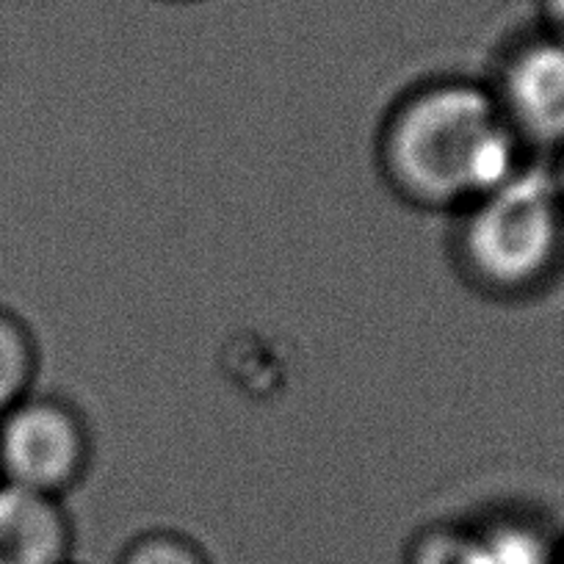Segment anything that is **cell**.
<instances>
[{"label": "cell", "mask_w": 564, "mask_h": 564, "mask_svg": "<svg viewBox=\"0 0 564 564\" xmlns=\"http://www.w3.org/2000/svg\"><path fill=\"white\" fill-rule=\"evenodd\" d=\"M91 463L84 415L56 395H34L0 415V481L62 498Z\"/></svg>", "instance_id": "3957f363"}, {"label": "cell", "mask_w": 564, "mask_h": 564, "mask_svg": "<svg viewBox=\"0 0 564 564\" xmlns=\"http://www.w3.org/2000/svg\"><path fill=\"white\" fill-rule=\"evenodd\" d=\"M542 14L547 20V34L564 42V0H542Z\"/></svg>", "instance_id": "9c48e42d"}, {"label": "cell", "mask_w": 564, "mask_h": 564, "mask_svg": "<svg viewBox=\"0 0 564 564\" xmlns=\"http://www.w3.org/2000/svg\"><path fill=\"white\" fill-rule=\"evenodd\" d=\"M470 564H558V553L534 525L496 523L470 531Z\"/></svg>", "instance_id": "52a82bcc"}, {"label": "cell", "mask_w": 564, "mask_h": 564, "mask_svg": "<svg viewBox=\"0 0 564 564\" xmlns=\"http://www.w3.org/2000/svg\"><path fill=\"white\" fill-rule=\"evenodd\" d=\"M0 564H73L62 498L0 481Z\"/></svg>", "instance_id": "5b68a950"}, {"label": "cell", "mask_w": 564, "mask_h": 564, "mask_svg": "<svg viewBox=\"0 0 564 564\" xmlns=\"http://www.w3.org/2000/svg\"><path fill=\"white\" fill-rule=\"evenodd\" d=\"M36 368L40 351L29 324L18 313L0 307V415L29 399Z\"/></svg>", "instance_id": "8992f818"}, {"label": "cell", "mask_w": 564, "mask_h": 564, "mask_svg": "<svg viewBox=\"0 0 564 564\" xmlns=\"http://www.w3.org/2000/svg\"><path fill=\"white\" fill-rule=\"evenodd\" d=\"M113 564H214V558L183 531L153 529L133 536Z\"/></svg>", "instance_id": "ba28073f"}, {"label": "cell", "mask_w": 564, "mask_h": 564, "mask_svg": "<svg viewBox=\"0 0 564 564\" xmlns=\"http://www.w3.org/2000/svg\"><path fill=\"white\" fill-rule=\"evenodd\" d=\"M490 84L437 78L384 117L377 159L388 186L426 210H465L525 166Z\"/></svg>", "instance_id": "6da1fadb"}, {"label": "cell", "mask_w": 564, "mask_h": 564, "mask_svg": "<svg viewBox=\"0 0 564 564\" xmlns=\"http://www.w3.org/2000/svg\"><path fill=\"white\" fill-rule=\"evenodd\" d=\"M551 175H553V181H556L558 194H562V199H564V148L558 150V161H556V166L551 170Z\"/></svg>", "instance_id": "30bf717a"}, {"label": "cell", "mask_w": 564, "mask_h": 564, "mask_svg": "<svg viewBox=\"0 0 564 564\" xmlns=\"http://www.w3.org/2000/svg\"><path fill=\"white\" fill-rule=\"evenodd\" d=\"M558 564H564V558H558Z\"/></svg>", "instance_id": "8fae6325"}, {"label": "cell", "mask_w": 564, "mask_h": 564, "mask_svg": "<svg viewBox=\"0 0 564 564\" xmlns=\"http://www.w3.org/2000/svg\"><path fill=\"white\" fill-rule=\"evenodd\" d=\"M459 216L454 254L479 291L492 296L529 294L562 260L564 199L551 170L525 164Z\"/></svg>", "instance_id": "7a4b0ae2"}, {"label": "cell", "mask_w": 564, "mask_h": 564, "mask_svg": "<svg viewBox=\"0 0 564 564\" xmlns=\"http://www.w3.org/2000/svg\"><path fill=\"white\" fill-rule=\"evenodd\" d=\"M498 108L523 148H564V42L545 34L503 58L496 84Z\"/></svg>", "instance_id": "277c9868"}, {"label": "cell", "mask_w": 564, "mask_h": 564, "mask_svg": "<svg viewBox=\"0 0 564 564\" xmlns=\"http://www.w3.org/2000/svg\"><path fill=\"white\" fill-rule=\"evenodd\" d=\"M73 564H75V562H73Z\"/></svg>", "instance_id": "7c38bea8"}]
</instances>
